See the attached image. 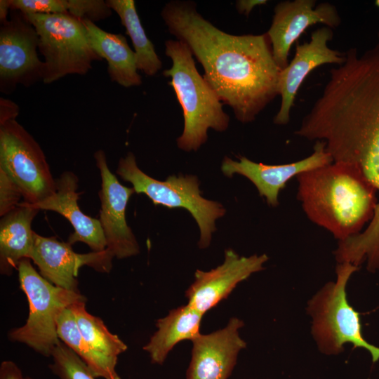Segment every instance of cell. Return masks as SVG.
Instances as JSON below:
<instances>
[{
  "instance_id": "1",
  "label": "cell",
  "mask_w": 379,
  "mask_h": 379,
  "mask_svg": "<svg viewBox=\"0 0 379 379\" xmlns=\"http://www.w3.org/2000/svg\"><path fill=\"white\" fill-rule=\"evenodd\" d=\"M161 16L168 32L190 49L204 79L239 121H253L279 95L281 69L266 33L228 34L205 19L191 1H170Z\"/></svg>"
},
{
  "instance_id": "2",
  "label": "cell",
  "mask_w": 379,
  "mask_h": 379,
  "mask_svg": "<svg viewBox=\"0 0 379 379\" xmlns=\"http://www.w3.org/2000/svg\"><path fill=\"white\" fill-rule=\"evenodd\" d=\"M345 56L295 133L323 141L334 162L354 168L379 194V41Z\"/></svg>"
},
{
  "instance_id": "3",
  "label": "cell",
  "mask_w": 379,
  "mask_h": 379,
  "mask_svg": "<svg viewBox=\"0 0 379 379\" xmlns=\"http://www.w3.org/2000/svg\"><path fill=\"white\" fill-rule=\"evenodd\" d=\"M297 178V197L307 218L339 241L359 234L372 219L377 193L349 164L333 161Z\"/></svg>"
},
{
  "instance_id": "4",
  "label": "cell",
  "mask_w": 379,
  "mask_h": 379,
  "mask_svg": "<svg viewBox=\"0 0 379 379\" xmlns=\"http://www.w3.org/2000/svg\"><path fill=\"white\" fill-rule=\"evenodd\" d=\"M165 54L172 62L163 74L170 77L183 113L184 128L177 138L178 147L184 151L198 150L208 139V130L226 131L230 117L224 111L215 92L201 75L188 46L179 40L165 41Z\"/></svg>"
},
{
  "instance_id": "5",
  "label": "cell",
  "mask_w": 379,
  "mask_h": 379,
  "mask_svg": "<svg viewBox=\"0 0 379 379\" xmlns=\"http://www.w3.org/2000/svg\"><path fill=\"white\" fill-rule=\"evenodd\" d=\"M359 268L350 262L338 263L336 280L326 284L308 301L307 311L312 319L313 338L321 353L338 354L345 344L351 343L368 351L375 363L379 360V347L364 339L359 313L350 305L346 293L347 284Z\"/></svg>"
},
{
  "instance_id": "6",
  "label": "cell",
  "mask_w": 379,
  "mask_h": 379,
  "mask_svg": "<svg viewBox=\"0 0 379 379\" xmlns=\"http://www.w3.org/2000/svg\"><path fill=\"white\" fill-rule=\"evenodd\" d=\"M20 287L25 293L29 312L25 324L11 331V340L27 345L36 352L51 357L60 340L57 321L62 312L74 303L86 302L79 291L56 286L34 268L30 259H22L18 267Z\"/></svg>"
},
{
  "instance_id": "7",
  "label": "cell",
  "mask_w": 379,
  "mask_h": 379,
  "mask_svg": "<svg viewBox=\"0 0 379 379\" xmlns=\"http://www.w3.org/2000/svg\"><path fill=\"white\" fill-rule=\"evenodd\" d=\"M117 173L132 184L135 193L145 194L155 205L187 210L200 230L199 248L210 245L212 234L216 230L215 220L223 217L226 210L220 203L201 196L196 176L171 175L164 181L156 180L140 169L132 152L120 159Z\"/></svg>"
},
{
  "instance_id": "8",
  "label": "cell",
  "mask_w": 379,
  "mask_h": 379,
  "mask_svg": "<svg viewBox=\"0 0 379 379\" xmlns=\"http://www.w3.org/2000/svg\"><path fill=\"white\" fill-rule=\"evenodd\" d=\"M25 15L39 35L44 84L68 74L84 75L93 62L102 60L92 48L83 22L68 13Z\"/></svg>"
},
{
  "instance_id": "9",
  "label": "cell",
  "mask_w": 379,
  "mask_h": 379,
  "mask_svg": "<svg viewBox=\"0 0 379 379\" xmlns=\"http://www.w3.org/2000/svg\"><path fill=\"white\" fill-rule=\"evenodd\" d=\"M0 169L17 184L27 204L41 202L55 192L42 149L15 119L0 125Z\"/></svg>"
},
{
  "instance_id": "10",
  "label": "cell",
  "mask_w": 379,
  "mask_h": 379,
  "mask_svg": "<svg viewBox=\"0 0 379 379\" xmlns=\"http://www.w3.org/2000/svg\"><path fill=\"white\" fill-rule=\"evenodd\" d=\"M39 38L22 13L11 11L0 27V91L13 93L18 84L29 87L41 80L44 61L38 56Z\"/></svg>"
},
{
  "instance_id": "11",
  "label": "cell",
  "mask_w": 379,
  "mask_h": 379,
  "mask_svg": "<svg viewBox=\"0 0 379 379\" xmlns=\"http://www.w3.org/2000/svg\"><path fill=\"white\" fill-rule=\"evenodd\" d=\"M315 5L314 0H287L275 6L272 22L266 34L274 60L281 69L288 64L293 44L308 27L319 23L333 29L340 25L341 18L334 5L328 2Z\"/></svg>"
},
{
  "instance_id": "12",
  "label": "cell",
  "mask_w": 379,
  "mask_h": 379,
  "mask_svg": "<svg viewBox=\"0 0 379 379\" xmlns=\"http://www.w3.org/2000/svg\"><path fill=\"white\" fill-rule=\"evenodd\" d=\"M94 159L102 180L99 220L107 242L105 249L118 259L135 255L139 253L140 247L126 220L127 204L135 192L133 187L121 185L112 173L103 150L96 151Z\"/></svg>"
},
{
  "instance_id": "13",
  "label": "cell",
  "mask_w": 379,
  "mask_h": 379,
  "mask_svg": "<svg viewBox=\"0 0 379 379\" xmlns=\"http://www.w3.org/2000/svg\"><path fill=\"white\" fill-rule=\"evenodd\" d=\"M112 258L106 250L77 253L68 242L44 237L35 232L29 255L44 279L56 286L73 291H79L77 277L80 267L88 265L97 271L109 272Z\"/></svg>"
},
{
  "instance_id": "14",
  "label": "cell",
  "mask_w": 379,
  "mask_h": 379,
  "mask_svg": "<svg viewBox=\"0 0 379 379\" xmlns=\"http://www.w3.org/2000/svg\"><path fill=\"white\" fill-rule=\"evenodd\" d=\"M333 36L332 29L324 26L312 32L310 41L296 44L293 58L279 73L278 91L281 100L274 118V124L286 125L289 122L291 110L298 90L312 70L325 64L340 65L345 62V53L333 50L328 45Z\"/></svg>"
},
{
  "instance_id": "15",
  "label": "cell",
  "mask_w": 379,
  "mask_h": 379,
  "mask_svg": "<svg viewBox=\"0 0 379 379\" xmlns=\"http://www.w3.org/2000/svg\"><path fill=\"white\" fill-rule=\"evenodd\" d=\"M267 260L266 254L246 257L227 249L220 265L209 271L195 272L194 280L185 291L187 304L204 315L226 298L238 284L262 270Z\"/></svg>"
},
{
  "instance_id": "16",
  "label": "cell",
  "mask_w": 379,
  "mask_h": 379,
  "mask_svg": "<svg viewBox=\"0 0 379 379\" xmlns=\"http://www.w3.org/2000/svg\"><path fill=\"white\" fill-rule=\"evenodd\" d=\"M333 162L324 142L317 140L311 155L295 162L269 165L254 162L245 157H239L237 161L225 157L221 171L228 178L232 177L234 174L247 178L255 186L260 195L266 199L270 206H277L279 204L280 191L291 178Z\"/></svg>"
},
{
  "instance_id": "17",
  "label": "cell",
  "mask_w": 379,
  "mask_h": 379,
  "mask_svg": "<svg viewBox=\"0 0 379 379\" xmlns=\"http://www.w3.org/2000/svg\"><path fill=\"white\" fill-rule=\"evenodd\" d=\"M243 326V321L233 317L223 328L192 340L187 379H227L239 352L246 347L239 331Z\"/></svg>"
},
{
  "instance_id": "18",
  "label": "cell",
  "mask_w": 379,
  "mask_h": 379,
  "mask_svg": "<svg viewBox=\"0 0 379 379\" xmlns=\"http://www.w3.org/2000/svg\"><path fill=\"white\" fill-rule=\"evenodd\" d=\"M55 182L56 190L53 194L29 205L39 210L55 211L67 218L74 230L68 238L69 244L80 241L94 252L105 250L107 242L100 220L85 215L78 205L77 176L72 171H65Z\"/></svg>"
},
{
  "instance_id": "19",
  "label": "cell",
  "mask_w": 379,
  "mask_h": 379,
  "mask_svg": "<svg viewBox=\"0 0 379 379\" xmlns=\"http://www.w3.org/2000/svg\"><path fill=\"white\" fill-rule=\"evenodd\" d=\"M81 21L86 27L92 48L107 60L110 80L126 88L140 86L142 79L138 72L135 52L126 37L103 30L94 22Z\"/></svg>"
},
{
  "instance_id": "20",
  "label": "cell",
  "mask_w": 379,
  "mask_h": 379,
  "mask_svg": "<svg viewBox=\"0 0 379 379\" xmlns=\"http://www.w3.org/2000/svg\"><path fill=\"white\" fill-rule=\"evenodd\" d=\"M40 210L22 201L0 221V272L11 275L20 262L29 258L34 244L32 222Z\"/></svg>"
},
{
  "instance_id": "21",
  "label": "cell",
  "mask_w": 379,
  "mask_h": 379,
  "mask_svg": "<svg viewBox=\"0 0 379 379\" xmlns=\"http://www.w3.org/2000/svg\"><path fill=\"white\" fill-rule=\"evenodd\" d=\"M202 317V314L187 303L171 310L167 316L158 319L157 331L143 347L152 362L162 364L178 343L197 338L201 334Z\"/></svg>"
},
{
  "instance_id": "22",
  "label": "cell",
  "mask_w": 379,
  "mask_h": 379,
  "mask_svg": "<svg viewBox=\"0 0 379 379\" xmlns=\"http://www.w3.org/2000/svg\"><path fill=\"white\" fill-rule=\"evenodd\" d=\"M107 3L119 15L132 41L138 69L147 76L155 75L162 68V62L141 24L135 1L107 0Z\"/></svg>"
},
{
  "instance_id": "23",
  "label": "cell",
  "mask_w": 379,
  "mask_h": 379,
  "mask_svg": "<svg viewBox=\"0 0 379 379\" xmlns=\"http://www.w3.org/2000/svg\"><path fill=\"white\" fill-rule=\"evenodd\" d=\"M57 331L59 339L79 357L95 378L121 379L116 371L117 363L95 351L84 340L69 307L58 317Z\"/></svg>"
},
{
  "instance_id": "24",
  "label": "cell",
  "mask_w": 379,
  "mask_h": 379,
  "mask_svg": "<svg viewBox=\"0 0 379 379\" xmlns=\"http://www.w3.org/2000/svg\"><path fill=\"white\" fill-rule=\"evenodd\" d=\"M69 307L84 340L95 351L117 363L118 356L127 350V345L107 328L100 318L86 311V302H76Z\"/></svg>"
},
{
  "instance_id": "25",
  "label": "cell",
  "mask_w": 379,
  "mask_h": 379,
  "mask_svg": "<svg viewBox=\"0 0 379 379\" xmlns=\"http://www.w3.org/2000/svg\"><path fill=\"white\" fill-rule=\"evenodd\" d=\"M49 367L59 379H96L79 357L61 340L53 350Z\"/></svg>"
},
{
  "instance_id": "26",
  "label": "cell",
  "mask_w": 379,
  "mask_h": 379,
  "mask_svg": "<svg viewBox=\"0 0 379 379\" xmlns=\"http://www.w3.org/2000/svg\"><path fill=\"white\" fill-rule=\"evenodd\" d=\"M67 13L79 20L95 22L112 14V9L103 0H67Z\"/></svg>"
},
{
  "instance_id": "27",
  "label": "cell",
  "mask_w": 379,
  "mask_h": 379,
  "mask_svg": "<svg viewBox=\"0 0 379 379\" xmlns=\"http://www.w3.org/2000/svg\"><path fill=\"white\" fill-rule=\"evenodd\" d=\"M11 11L25 15L67 13V0H8Z\"/></svg>"
},
{
  "instance_id": "28",
  "label": "cell",
  "mask_w": 379,
  "mask_h": 379,
  "mask_svg": "<svg viewBox=\"0 0 379 379\" xmlns=\"http://www.w3.org/2000/svg\"><path fill=\"white\" fill-rule=\"evenodd\" d=\"M22 192L17 184L0 169V216L2 217L21 202Z\"/></svg>"
},
{
  "instance_id": "29",
  "label": "cell",
  "mask_w": 379,
  "mask_h": 379,
  "mask_svg": "<svg viewBox=\"0 0 379 379\" xmlns=\"http://www.w3.org/2000/svg\"><path fill=\"white\" fill-rule=\"evenodd\" d=\"M19 112L20 108L16 103L9 99L0 98V125L15 119Z\"/></svg>"
},
{
  "instance_id": "30",
  "label": "cell",
  "mask_w": 379,
  "mask_h": 379,
  "mask_svg": "<svg viewBox=\"0 0 379 379\" xmlns=\"http://www.w3.org/2000/svg\"><path fill=\"white\" fill-rule=\"evenodd\" d=\"M0 379H25V378L15 363L6 360L1 364Z\"/></svg>"
},
{
  "instance_id": "31",
  "label": "cell",
  "mask_w": 379,
  "mask_h": 379,
  "mask_svg": "<svg viewBox=\"0 0 379 379\" xmlns=\"http://www.w3.org/2000/svg\"><path fill=\"white\" fill-rule=\"evenodd\" d=\"M267 3L266 0H238L236 1V8L239 13L248 16L255 6Z\"/></svg>"
},
{
  "instance_id": "32",
  "label": "cell",
  "mask_w": 379,
  "mask_h": 379,
  "mask_svg": "<svg viewBox=\"0 0 379 379\" xmlns=\"http://www.w3.org/2000/svg\"><path fill=\"white\" fill-rule=\"evenodd\" d=\"M10 7L8 0L0 1V21L1 24L7 21Z\"/></svg>"
},
{
  "instance_id": "33",
  "label": "cell",
  "mask_w": 379,
  "mask_h": 379,
  "mask_svg": "<svg viewBox=\"0 0 379 379\" xmlns=\"http://www.w3.org/2000/svg\"><path fill=\"white\" fill-rule=\"evenodd\" d=\"M375 5L379 8V0L375 1ZM378 39H379V33H378Z\"/></svg>"
},
{
  "instance_id": "34",
  "label": "cell",
  "mask_w": 379,
  "mask_h": 379,
  "mask_svg": "<svg viewBox=\"0 0 379 379\" xmlns=\"http://www.w3.org/2000/svg\"><path fill=\"white\" fill-rule=\"evenodd\" d=\"M25 379H32V378H31L29 377H26Z\"/></svg>"
}]
</instances>
